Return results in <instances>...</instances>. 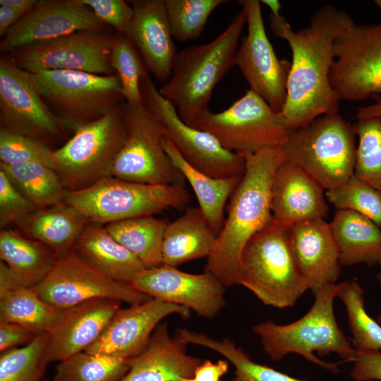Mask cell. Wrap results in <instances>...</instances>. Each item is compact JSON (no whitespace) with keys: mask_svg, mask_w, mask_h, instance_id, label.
Segmentation results:
<instances>
[{"mask_svg":"<svg viewBox=\"0 0 381 381\" xmlns=\"http://www.w3.org/2000/svg\"><path fill=\"white\" fill-rule=\"evenodd\" d=\"M269 18L273 33L285 40L291 50L286 99L280 112L288 128L293 131L322 115L338 112L340 99L331 87L329 72L334 43L354 23L350 15L327 4L298 31H294L280 13H270Z\"/></svg>","mask_w":381,"mask_h":381,"instance_id":"cell-1","label":"cell"},{"mask_svg":"<svg viewBox=\"0 0 381 381\" xmlns=\"http://www.w3.org/2000/svg\"><path fill=\"white\" fill-rule=\"evenodd\" d=\"M242 155L245 171L230 198L227 217L205 266V271L226 288L238 284L245 246L273 219L272 182L278 167L285 160L282 147Z\"/></svg>","mask_w":381,"mask_h":381,"instance_id":"cell-2","label":"cell"},{"mask_svg":"<svg viewBox=\"0 0 381 381\" xmlns=\"http://www.w3.org/2000/svg\"><path fill=\"white\" fill-rule=\"evenodd\" d=\"M246 23L242 8L212 41L176 54L171 76L159 92L175 106L186 124L190 126L207 109L214 88L235 65L238 42Z\"/></svg>","mask_w":381,"mask_h":381,"instance_id":"cell-3","label":"cell"},{"mask_svg":"<svg viewBox=\"0 0 381 381\" xmlns=\"http://www.w3.org/2000/svg\"><path fill=\"white\" fill-rule=\"evenodd\" d=\"M337 291L335 284L314 294L310 309L291 323L278 325L268 320L253 326L267 355L278 361L291 353H297L333 374L340 372L339 363L323 361L315 352L320 356L334 353L344 362L353 363L356 351L339 328L334 312Z\"/></svg>","mask_w":381,"mask_h":381,"instance_id":"cell-4","label":"cell"},{"mask_svg":"<svg viewBox=\"0 0 381 381\" xmlns=\"http://www.w3.org/2000/svg\"><path fill=\"white\" fill-rule=\"evenodd\" d=\"M290 228L273 219L245 246L238 284L265 305L292 307L309 289L290 243Z\"/></svg>","mask_w":381,"mask_h":381,"instance_id":"cell-5","label":"cell"},{"mask_svg":"<svg viewBox=\"0 0 381 381\" xmlns=\"http://www.w3.org/2000/svg\"><path fill=\"white\" fill-rule=\"evenodd\" d=\"M282 148L286 161L299 167L326 190L353 175L356 133L353 124L338 112L322 115L293 131Z\"/></svg>","mask_w":381,"mask_h":381,"instance_id":"cell-6","label":"cell"},{"mask_svg":"<svg viewBox=\"0 0 381 381\" xmlns=\"http://www.w3.org/2000/svg\"><path fill=\"white\" fill-rule=\"evenodd\" d=\"M190 198L184 185L144 184L110 176L85 188L66 190L64 202L90 222L106 225L167 208L181 210Z\"/></svg>","mask_w":381,"mask_h":381,"instance_id":"cell-7","label":"cell"},{"mask_svg":"<svg viewBox=\"0 0 381 381\" xmlns=\"http://www.w3.org/2000/svg\"><path fill=\"white\" fill-rule=\"evenodd\" d=\"M123 103L78 127L64 145L54 150L53 169L66 190L83 189L111 176L126 135Z\"/></svg>","mask_w":381,"mask_h":381,"instance_id":"cell-8","label":"cell"},{"mask_svg":"<svg viewBox=\"0 0 381 381\" xmlns=\"http://www.w3.org/2000/svg\"><path fill=\"white\" fill-rule=\"evenodd\" d=\"M29 76L49 109L73 131L102 117L124 99L116 74L52 70L29 73Z\"/></svg>","mask_w":381,"mask_h":381,"instance_id":"cell-9","label":"cell"},{"mask_svg":"<svg viewBox=\"0 0 381 381\" xmlns=\"http://www.w3.org/2000/svg\"><path fill=\"white\" fill-rule=\"evenodd\" d=\"M190 126L210 133L224 148L239 155L283 147L292 132L281 113L251 90L223 111L206 109Z\"/></svg>","mask_w":381,"mask_h":381,"instance_id":"cell-10","label":"cell"},{"mask_svg":"<svg viewBox=\"0 0 381 381\" xmlns=\"http://www.w3.org/2000/svg\"><path fill=\"white\" fill-rule=\"evenodd\" d=\"M140 91L145 106L158 122L162 133L189 164L214 178L244 174V157L224 148L210 133L183 121L175 106L155 87L148 71L141 78Z\"/></svg>","mask_w":381,"mask_h":381,"instance_id":"cell-11","label":"cell"},{"mask_svg":"<svg viewBox=\"0 0 381 381\" xmlns=\"http://www.w3.org/2000/svg\"><path fill=\"white\" fill-rule=\"evenodd\" d=\"M127 131L111 176L150 185H183L186 179L166 152L161 128L144 105L123 103Z\"/></svg>","mask_w":381,"mask_h":381,"instance_id":"cell-12","label":"cell"},{"mask_svg":"<svg viewBox=\"0 0 381 381\" xmlns=\"http://www.w3.org/2000/svg\"><path fill=\"white\" fill-rule=\"evenodd\" d=\"M115 35L109 31H78L18 48L8 56L30 73L68 70L110 75L116 74L111 64Z\"/></svg>","mask_w":381,"mask_h":381,"instance_id":"cell-13","label":"cell"},{"mask_svg":"<svg viewBox=\"0 0 381 381\" xmlns=\"http://www.w3.org/2000/svg\"><path fill=\"white\" fill-rule=\"evenodd\" d=\"M329 83L339 99L381 95V23H353L336 40Z\"/></svg>","mask_w":381,"mask_h":381,"instance_id":"cell-14","label":"cell"},{"mask_svg":"<svg viewBox=\"0 0 381 381\" xmlns=\"http://www.w3.org/2000/svg\"><path fill=\"white\" fill-rule=\"evenodd\" d=\"M32 288L44 302L59 309L99 298L116 299L130 306L151 298L109 277L73 250L58 256L47 277Z\"/></svg>","mask_w":381,"mask_h":381,"instance_id":"cell-15","label":"cell"},{"mask_svg":"<svg viewBox=\"0 0 381 381\" xmlns=\"http://www.w3.org/2000/svg\"><path fill=\"white\" fill-rule=\"evenodd\" d=\"M237 2L245 10L248 33L237 49L235 65L249 84L250 90L281 112L286 99L291 62L277 56L266 34L260 1Z\"/></svg>","mask_w":381,"mask_h":381,"instance_id":"cell-16","label":"cell"},{"mask_svg":"<svg viewBox=\"0 0 381 381\" xmlns=\"http://www.w3.org/2000/svg\"><path fill=\"white\" fill-rule=\"evenodd\" d=\"M0 124L1 128L47 145L66 128L41 98L29 73L6 55L0 59Z\"/></svg>","mask_w":381,"mask_h":381,"instance_id":"cell-17","label":"cell"},{"mask_svg":"<svg viewBox=\"0 0 381 381\" xmlns=\"http://www.w3.org/2000/svg\"><path fill=\"white\" fill-rule=\"evenodd\" d=\"M129 285L151 298L186 307L206 319L215 318L225 305L226 287L207 271L191 274L162 265L145 268Z\"/></svg>","mask_w":381,"mask_h":381,"instance_id":"cell-18","label":"cell"},{"mask_svg":"<svg viewBox=\"0 0 381 381\" xmlns=\"http://www.w3.org/2000/svg\"><path fill=\"white\" fill-rule=\"evenodd\" d=\"M81 0H39L3 37L1 54L81 30L109 31Z\"/></svg>","mask_w":381,"mask_h":381,"instance_id":"cell-19","label":"cell"},{"mask_svg":"<svg viewBox=\"0 0 381 381\" xmlns=\"http://www.w3.org/2000/svg\"><path fill=\"white\" fill-rule=\"evenodd\" d=\"M174 314L186 318L190 310L155 298L121 308L99 339L85 351L128 360L144 350L157 326Z\"/></svg>","mask_w":381,"mask_h":381,"instance_id":"cell-20","label":"cell"},{"mask_svg":"<svg viewBox=\"0 0 381 381\" xmlns=\"http://www.w3.org/2000/svg\"><path fill=\"white\" fill-rule=\"evenodd\" d=\"M121 301L107 298L89 300L64 308L48 332V363L85 351L102 335L121 308Z\"/></svg>","mask_w":381,"mask_h":381,"instance_id":"cell-21","label":"cell"},{"mask_svg":"<svg viewBox=\"0 0 381 381\" xmlns=\"http://www.w3.org/2000/svg\"><path fill=\"white\" fill-rule=\"evenodd\" d=\"M133 16L123 35L140 54L148 73L161 82L171 76L176 52L164 0L131 1Z\"/></svg>","mask_w":381,"mask_h":381,"instance_id":"cell-22","label":"cell"},{"mask_svg":"<svg viewBox=\"0 0 381 381\" xmlns=\"http://www.w3.org/2000/svg\"><path fill=\"white\" fill-rule=\"evenodd\" d=\"M324 188L299 167L284 160L272 186L273 218L288 227L318 219H325L329 207Z\"/></svg>","mask_w":381,"mask_h":381,"instance_id":"cell-23","label":"cell"},{"mask_svg":"<svg viewBox=\"0 0 381 381\" xmlns=\"http://www.w3.org/2000/svg\"><path fill=\"white\" fill-rule=\"evenodd\" d=\"M290 243L298 267L313 294L336 284L341 265L329 223L318 219L295 224L290 228Z\"/></svg>","mask_w":381,"mask_h":381,"instance_id":"cell-24","label":"cell"},{"mask_svg":"<svg viewBox=\"0 0 381 381\" xmlns=\"http://www.w3.org/2000/svg\"><path fill=\"white\" fill-rule=\"evenodd\" d=\"M186 344L171 337L167 323H159L144 350L128 360L129 370L120 381H181L193 377L202 360L188 354Z\"/></svg>","mask_w":381,"mask_h":381,"instance_id":"cell-25","label":"cell"},{"mask_svg":"<svg viewBox=\"0 0 381 381\" xmlns=\"http://www.w3.org/2000/svg\"><path fill=\"white\" fill-rule=\"evenodd\" d=\"M73 250L109 277L124 284H130L145 269L140 260L100 224L90 222L78 238Z\"/></svg>","mask_w":381,"mask_h":381,"instance_id":"cell-26","label":"cell"},{"mask_svg":"<svg viewBox=\"0 0 381 381\" xmlns=\"http://www.w3.org/2000/svg\"><path fill=\"white\" fill-rule=\"evenodd\" d=\"M62 311L44 302L32 287L20 284L7 267L0 269V322L18 324L37 335L48 332Z\"/></svg>","mask_w":381,"mask_h":381,"instance_id":"cell-27","label":"cell"},{"mask_svg":"<svg viewBox=\"0 0 381 381\" xmlns=\"http://www.w3.org/2000/svg\"><path fill=\"white\" fill-rule=\"evenodd\" d=\"M217 235L207 224L201 210L188 207L167 223L162 246V263L172 267L210 255Z\"/></svg>","mask_w":381,"mask_h":381,"instance_id":"cell-28","label":"cell"},{"mask_svg":"<svg viewBox=\"0 0 381 381\" xmlns=\"http://www.w3.org/2000/svg\"><path fill=\"white\" fill-rule=\"evenodd\" d=\"M90 221L66 202L39 209L16 224L28 237L51 248L58 256L73 250Z\"/></svg>","mask_w":381,"mask_h":381,"instance_id":"cell-29","label":"cell"},{"mask_svg":"<svg viewBox=\"0 0 381 381\" xmlns=\"http://www.w3.org/2000/svg\"><path fill=\"white\" fill-rule=\"evenodd\" d=\"M164 148L177 169L191 186L207 224L218 236L224 221V207L242 176L226 178L210 176L189 164L172 142L163 134Z\"/></svg>","mask_w":381,"mask_h":381,"instance_id":"cell-30","label":"cell"},{"mask_svg":"<svg viewBox=\"0 0 381 381\" xmlns=\"http://www.w3.org/2000/svg\"><path fill=\"white\" fill-rule=\"evenodd\" d=\"M329 226L341 265L377 263L381 251V229L373 221L351 210H337Z\"/></svg>","mask_w":381,"mask_h":381,"instance_id":"cell-31","label":"cell"},{"mask_svg":"<svg viewBox=\"0 0 381 381\" xmlns=\"http://www.w3.org/2000/svg\"><path fill=\"white\" fill-rule=\"evenodd\" d=\"M0 258L20 284L33 287L47 277L57 255L48 246L18 231L2 229Z\"/></svg>","mask_w":381,"mask_h":381,"instance_id":"cell-32","label":"cell"},{"mask_svg":"<svg viewBox=\"0 0 381 381\" xmlns=\"http://www.w3.org/2000/svg\"><path fill=\"white\" fill-rule=\"evenodd\" d=\"M167 224L164 220L147 215L104 226L119 243L140 260L145 268H152L163 265L162 246Z\"/></svg>","mask_w":381,"mask_h":381,"instance_id":"cell-33","label":"cell"},{"mask_svg":"<svg viewBox=\"0 0 381 381\" xmlns=\"http://www.w3.org/2000/svg\"><path fill=\"white\" fill-rule=\"evenodd\" d=\"M176 337L186 344L205 347L222 355L234 368V375L229 381H309L255 362L243 349L228 338L217 339L186 328L177 329Z\"/></svg>","mask_w":381,"mask_h":381,"instance_id":"cell-34","label":"cell"},{"mask_svg":"<svg viewBox=\"0 0 381 381\" xmlns=\"http://www.w3.org/2000/svg\"><path fill=\"white\" fill-rule=\"evenodd\" d=\"M0 170L38 209L64 202L66 190L56 172L51 167L38 163L0 164Z\"/></svg>","mask_w":381,"mask_h":381,"instance_id":"cell-35","label":"cell"},{"mask_svg":"<svg viewBox=\"0 0 381 381\" xmlns=\"http://www.w3.org/2000/svg\"><path fill=\"white\" fill-rule=\"evenodd\" d=\"M128 370V360L82 351L59 361L51 381H120Z\"/></svg>","mask_w":381,"mask_h":381,"instance_id":"cell-36","label":"cell"},{"mask_svg":"<svg viewBox=\"0 0 381 381\" xmlns=\"http://www.w3.org/2000/svg\"><path fill=\"white\" fill-rule=\"evenodd\" d=\"M364 293L355 279L337 284V297L345 305L354 350L381 351V325L367 313Z\"/></svg>","mask_w":381,"mask_h":381,"instance_id":"cell-37","label":"cell"},{"mask_svg":"<svg viewBox=\"0 0 381 381\" xmlns=\"http://www.w3.org/2000/svg\"><path fill=\"white\" fill-rule=\"evenodd\" d=\"M49 341L44 332L27 345L1 352L0 381H43Z\"/></svg>","mask_w":381,"mask_h":381,"instance_id":"cell-38","label":"cell"},{"mask_svg":"<svg viewBox=\"0 0 381 381\" xmlns=\"http://www.w3.org/2000/svg\"><path fill=\"white\" fill-rule=\"evenodd\" d=\"M358 143L353 174L381 191V116L356 119Z\"/></svg>","mask_w":381,"mask_h":381,"instance_id":"cell-39","label":"cell"},{"mask_svg":"<svg viewBox=\"0 0 381 381\" xmlns=\"http://www.w3.org/2000/svg\"><path fill=\"white\" fill-rule=\"evenodd\" d=\"M111 64L120 80L126 104L133 107L144 105L140 80L147 71L138 51L123 34L116 32Z\"/></svg>","mask_w":381,"mask_h":381,"instance_id":"cell-40","label":"cell"},{"mask_svg":"<svg viewBox=\"0 0 381 381\" xmlns=\"http://www.w3.org/2000/svg\"><path fill=\"white\" fill-rule=\"evenodd\" d=\"M224 0H164L173 38L184 42L198 38L212 12Z\"/></svg>","mask_w":381,"mask_h":381,"instance_id":"cell-41","label":"cell"},{"mask_svg":"<svg viewBox=\"0 0 381 381\" xmlns=\"http://www.w3.org/2000/svg\"><path fill=\"white\" fill-rule=\"evenodd\" d=\"M325 195L337 210L361 214L381 229V191L354 174L344 184L327 190Z\"/></svg>","mask_w":381,"mask_h":381,"instance_id":"cell-42","label":"cell"},{"mask_svg":"<svg viewBox=\"0 0 381 381\" xmlns=\"http://www.w3.org/2000/svg\"><path fill=\"white\" fill-rule=\"evenodd\" d=\"M54 150L44 143L0 128V164L38 163L53 169Z\"/></svg>","mask_w":381,"mask_h":381,"instance_id":"cell-43","label":"cell"},{"mask_svg":"<svg viewBox=\"0 0 381 381\" xmlns=\"http://www.w3.org/2000/svg\"><path fill=\"white\" fill-rule=\"evenodd\" d=\"M39 210L13 185L0 170V226L17 224Z\"/></svg>","mask_w":381,"mask_h":381,"instance_id":"cell-44","label":"cell"},{"mask_svg":"<svg viewBox=\"0 0 381 381\" xmlns=\"http://www.w3.org/2000/svg\"><path fill=\"white\" fill-rule=\"evenodd\" d=\"M105 25L123 34L133 16L131 5L124 0H81Z\"/></svg>","mask_w":381,"mask_h":381,"instance_id":"cell-45","label":"cell"},{"mask_svg":"<svg viewBox=\"0 0 381 381\" xmlns=\"http://www.w3.org/2000/svg\"><path fill=\"white\" fill-rule=\"evenodd\" d=\"M353 366L350 373L353 381H381V351L361 350L356 351Z\"/></svg>","mask_w":381,"mask_h":381,"instance_id":"cell-46","label":"cell"},{"mask_svg":"<svg viewBox=\"0 0 381 381\" xmlns=\"http://www.w3.org/2000/svg\"><path fill=\"white\" fill-rule=\"evenodd\" d=\"M38 335V334H37ZM37 334L16 323L0 322V351L30 343Z\"/></svg>","mask_w":381,"mask_h":381,"instance_id":"cell-47","label":"cell"},{"mask_svg":"<svg viewBox=\"0 0 381 381\" xmlns=\"http://www.w3.org/2000/svg\"><path fill=\"white\" fill-rule=\"evenodd\" d=\"M229 370V361L220 359L216 363L206 359L197 367L193 377L198 381H221Z\"/></svg>","mask_w":381,"mask_h":381,"instance_id":"cell-48","label":"cell"},{"mask_svg":"<svg viewBox=\"0 0 381 381\" xmlns=\"http://www.w3.org/2000/svg\"><path fill=\"white\" fill-rule=\"evenodd\" d=\"M24 16L6 6H0V36L4 37L7 32Z\"/></svg>","mask_w":381,"mask_h":381,"instance_id":"cell-49","label":"cell"},{"mask_svg":"<svg viewBox=\"0 0 381 381\" xmlns=\"http://www.w3.org/2000/svg\"><path fill=\"white\" fill-rule=\"evenodd\" d=\"M37 0H0V6L11 8L23 16L32 10Z\"/></svg>","mask_w":381,"mask_h":381,"instance_id":"cell-50","label":"cell"},{"mask_svg":"<svg viewBox=\"0 0 381 381\" xmlns=\"http://www.w3.org/2000/svg\"><path fill=\"white\" fill-rule=\"evenodd\" d=\"M381 116V98L376 102L368 106L358 107L355 114L356 119Z\"/></svg>","mask_w":381,"mask_h":381,"instance_id":"cell-51","label":"cell"},{"mask_svg":"<svg viewBox=\"0 0 381 381\" xmlns=\"http://www.w3.org/2000/svg\"><path fill=\"white\" fill-rule=\"evenodd\" d=\"M261 2L265 4L270 9L272 13H279L281 9V4L277 0H262Z\"/></svg>","mask_w":381,"mask_h":381,"instance_id":"cell-52","label":"cell"},{"mask_svg":"<svg viewBox=\"0 0 381 381\" xmlns=\"http://www.w3.org/2000/svg\"><path fill=\"white\" fill-rule=\"evenodd\" d=\"M181 381H198V380L193 377L183 378L181 380Z\"/></svg>","mask_w":381,"mask_h":381,"instance_id":"cell-53","label":"cell"},{"mask_svg":"<svg viewBox=\"0 0 381 381\" xmlns=\"http://www.w3.org/2000/svg\"><path fill=\"white\" fill-rule=\"evenodd\" d=\"M375 4L379 7L380 11H381V0H375L374 1Z\"/></svg>","mask_w":381,"mask_h":381,"instance_id":"cell-54","label":"cell"},{"mask_svg":"<svg viewBox=\"0 0 381 381\" xmlns=\"http://www.w3.org/2000/svg\"><path fill=\"white\" fill-rule=\"evenodd\" d=\"M377 279L381 287V271L377 274Z\"/></svg>","mask_w":381,"mask_h":381,"instance_id":"cell-55","label":"cell"},{"mask_svg":"<svg viewBox=\"0 0 381 381\" xmlns=\"http://www.w3.org/2000/svg\"><path fill=\"white\" fill-rule=\"evenodd\" d=\"M377 322L381 325V313L380 314L378 315L377 318Z\"/></svg>","mask_w":381,"mask_h":381,"instance_id":"cell-56","label":"cell"},{"mask_svg":"<svg viewBox=\"0 0 381 381\" xmlns=\"http://www.w3.org/2000/svg\"><path fill=\"white\" fill-rule=\"evenodd\" d=\"M377 264H379L380 266H381V251H380L379 257H378Z\"/></svg>","mask_w":381,"mask_h":381,"instance_id":"cell-57","label":"cell"},{"mask_svg":"<svg viewBox=\"0 0 381 381\" xmlns=\"http://www.w3.org/2000/svg\"><path fill=\"white\" fill-rule=\"evenodd\" d=\"M43 381H49V380H43Z\"/></svg>","mask_w":381,"mask_h":381,"instance_id":"cell-58","label":"cell"}]
</instances>
